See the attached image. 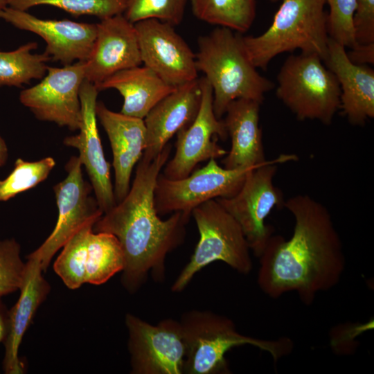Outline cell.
<instances>
[{"instance_id":"obj_1","label":"cell","mask_w":374,"mask_h":374,"mask_svg":"<svg viewBox=\"0 0 374 374\" xmlns=\"http://www.w3.org/2000/svg\"><path fill=\"white\" fill-rule=\"evenodd\" d=\"M284 207L294 218L293 233L287 240L269 238L258 257L257 283L271 298L294 292L310 305L339 283L346 267L343 243L328 209L311 196H292Z\"/></svg>"},{"instance_id":"obj_2","label":"cell","mask_w":374,"mask_h":374,"mask_svg":"<svg viewBox=\"0 0 374 374\" xmlns=\"http://www.w3.org/2000/svg\"><path fill=\"white\" fill-rule=\"evenodd\" d=\"M171 150L168 143L152 161L142 157L128 193L104 213L93 227V231L112 233L119 241L125 258L121 283L131 294L141 287L148 274L156 281L164 279L167 255L186 237L190 217L174 212L161 220L154 206L156 181Z\"/></svg>"},{"instance_id":"obj_3","label":"cell","mask_w":374,"mask_h":374,"mask_svg":"<svg viewBox=\"0 0 374 374\" xmlns=\"http://www.w3.org/2000/svg\"><path fill=\"white\" fill-rule=\"evenodd\" d=\"M195 62L213 91V107L217 118L233 100L244 98L262 103L274 83L262 76L249 60L240 33L217 27L198 38Z\"/></svg>"},{"instance_id":"obj_4","label":"cell","mask_w":374,"mask_h":374,"mask_svg":"<svg viewBox=\"0 0 374 374\" xmlns=\"http://www.w3.org/2000/svg\"><path fill=\"white\" fill-rule=\"evenodd\" d=\"M180 323L186 347L183 373H228L225 355L231 348L250 345L268 353L274 361L287 355L293 342L287 337L262 339L240 333L226 316L207 310H190Z\"/></svg>"},{"instance_id":"obj_5","label":"cell","mask_w":374,"mask_h":374,"mask_svg":"<svg viewBox=\"0 0 374 374\" xmlns=\"http://www.w3.org/2000/svg\"><path fill=\"white\" fill-rule=\"evenodd\" d=\"M270 26L258 36L240 38L256 68L266 70L269 62L285 52L301 50L318 55L328 53L329 35L325 0H282Z\"/></svg>"},{"instance_id":"obj_6","label":"cell","mask_w":374,"mask_h":374,"mask_svg":"<svg viewBox=\"0 0 374 374\" xmlns=\"http://www.w3.org/2000/svg\"><path fill=\"white\" fill-rule=\"evenodd\" d=\"M317 54L291 55L276 77V97L299 121L332 123L340 109V87L335 74Z\"/></svg>"},{"instance_id":"obj_7","label":"cell","mask_w":374,"mask_h":374,"mask_svg":"<svg viewBox=\"0 0 374 374\" xmlns=\"http://www.w3.org/2000/svg\"><path fill=\"white\" fill-rule=\"evenodd\" d=\"M191 216L199 239L189 262L173 283L172 292H181L198 271L215 261L224 262L242 274L251 272V250L243 231L216 199L197 206L192 211Z\"/></svg>"},{"instance_id":"obj_8","label":"cell","mask_w":374,"mask_h":374,"mask_svg":"<svg viewBox=\"0 0 374 374\" xmlns=\"http://www.w3.org/2000/svg\"><path fill=\"white\" fill-rule=\"evenodd\" d=\"M296 159L294 154H280L253 169L234 196L215 199L240 226L250 250L259 257L273 235L265 223L274 208L284 207L282 190L274 184L278 165Z\"/></svg>"},{"instance_id":"obj_9","label":"cell","mask_w":374,"mask_h":374,"mask_svg":"<svg viewBox=\"0 0 374 374\" xmlns=\"http://www.w3.org/2000/svg\"><path fill=\"white\" fill-rule=\"evenodd\" d=\"M256 168L226 169L211 159L182 179H169L160 173L154 192L155 209L159 215L181 212L190 217L192 211L202 203L237 194Z\"/></svg>"},{"instance_id":"obj_10","label":"cell","mask_w":374,"mask_h":374,"mask_svg":"<svg viewBox=\"0 0 374 374\" xmlns=\"http://www.w3.org/2000/svg\"><path fill=\"white\" fill-rule=\"evenodd\" d=\"M64 168L66 177L53 188L58 211L55 227L32 252L40 259L43 271H46L57 251L77 231L89 222H96L103 214L95 196L91 195L90 182L84 179L78 156H72Z\"/></svg>"},{"instance_id":"obj_11","label":"cell","mask_w":374,"mask_h":374,"mask_svg":"<svg viewBox=\"0 0 374 374\" xmlns=\"http://www.w3.org/2000/svg\"><path fill=\"white\" fill-rule=\"evenodd\" d=\"M127 347L132 374H184L186 347L179 321L166 319L157 325L127 313Z\"/></svg>"},{"instance_id":"obj_12","label":"cell","mask_w":374,"mask_h":374,"mask_svg":"<svg viewBox=\"0 0 374 374\" xmlns=\"http://www.w3.org/2000/svg\"><path fill=\"white\" fill-rule=\"evenodd\" d=\"M84 79V62L48 66L42 80L22 90L19 99L38 120L76 131L82 120L80 89Z\"/></svg>"},{"instance_id":"obj_13","label":"cell","mask_w":374,"mask_h":374,"mask_svg":"<svg viewBox=\"0 0 374 374\" xmlns=\"http://www.w3.org/2000/svg\"><path fill=\"white\" fill-rule=\"evenodd\" d=\"M202 96L198 113L188 127L177 133L176 151L165 164L162 175L169 179L188 176L197 166L226 155L228 151L217 144L228 134L223 120L217 118L213 107V91L204 78H201Z\"/></svg>"},{"instance_id":"obj_14","label":"cell","mask_w":374,"mask_h":374,"mask_svg":"<svg viewBox=\"0 0 374 374\" xmlns=\"http://www.w3.org/2000/svg\"><path fill=\"white\" fill-rule=\"evenodd\" d=\"M134 24L145 66L174 87L198 78L196 55L173 26L155 19Z\"/></svg>"},{"instance_id":"obj_15","label":"cell","mask_w":374,"mask_h":374,"mask_svg":"<svg viewBox=\"0 0 374 374\" xmlns=\"http://www.w3.org/2000/svg\"><path fill=\"white\" fill-rule=\"evenodd\" d=\"M0 19L18 29L39 36L46 44L44 53L51 60L64 65L85 62L96 36V24L43 19L9 6L0 10Z\"/></svg>"},{"instance_id":"obj_16","label":"cell","mask_w":374,"mask_h":374,"mask_svg":"<svg viewBox=\"0 0 374 374\" xmlns=\"http://www.w3.org/2000/svg\"><path fill=\"white\" fill-rule=\"evenodd\" d=\"M98 92L94 84L84 80L80 89L82 120L79 133L65 137L63 144L78 150L94 196L104 213L117 203L111 180L110 163L105 157L97 126L96 107Z\"/></svg>"},{"instance_id":"obj_17","label":"cell","mask_w":374,"mask_h":374,"mask_svg":"<svg viewBox=\"0 0 374 374\" xmlns=\"http://www.w3.org/2000/svg\"><path fill=\"white\" fill-rule=\"evenodd\" d=\"M139 46L134 24L123 14L96 24V36L88 59L84 78L97 87L114 73L140 66Z\"/></svg>"},{"instance_id":"obj_18","label":"cell","mask_w":374,"mask_h":374,"mask_svg":"<svg viewBox=\"0 0 374 374\" xmlns=\"http://www.w3.org/2000/svg\"><path fill=\"white\" fill-rule=\"evenodd\" d=\"M96 113L110 142L114 170V193L118 203L128 193L134 167L146 148L145 125L143 119L113 112L101 101L96 103Z\"/></svg>"},{"instance_id":"obj_19","label":"cell","mask_w":374,"mask_h":374,"mask_svg":"<svg viewBox=\"0 0 374 374\" xmlns=\"http://www.w3.org/2000/svg\"><path fill=\"white\" fill-rule=\"evenodd\" d=\"M201 78L176 87L161 100L144 118L147 146L143 157L154 159L168 141L195 118L202 100Z\"/></svg>"},{"instance_id":"obj_20","label":"cell","mask_w":374,"mask_h":374,"mask_svg":"<svg viewBox=\"0 0 374 374\" xmlns=\"http://www.w3.org/2000/svg\"><path fill=\"white\" fill-rule=\"evenodd\" d=\"M325 65L340 87V109L353 125L362 126L374 117V71L352 62L346 48L329 38Z\"/></svg>"},{"instance_id":"obj_21","label":"cell","mask_w":374,"mask_h":374,"mask_svg":"<svg viewBox=\"0 0 374 374\" xmlns=\"http://www.w3.org/2000/svg\"><path fill=\"white\" fill-rule=\"evenodd\" d=\"M26 258L19 296L7 313L6 335L3 341L5 348L3 370L6 374L24 373V365L19 357V346L36 311L51 290L42 276L39 257L31 253Z\"/></svg>"},{"instance_id":"obj_22","label":"cell","mask_w":374,"mask_h":374,"mask_svg":"<svg viewBox=\"0 0 374 374\" xmlns=\"http://www.w3.org/2000/svg\"><path fill=\"white\" fill-rule=\"evenodd\" d=\"M260 105L240 98L228 105L223 121L231 139V148L222 161L224 168H255L268 161L259 125Z\"/></svg>"},{"instance_id":"obj_23","label":"cell","mask_w":374,"mask_h":374,"mask_svg":"<svg viewBox=\"0 0 374 374\" xmlns=\"http://www.w3.org/2000/svg\"><path fill=\"white\" fill-rule=\"evenodd\" d=\"M96 88L98 91L108 89L117 90L123 98L120 112L144 119L176 87L165 82L148 67L138 66L114 73Z\"/></svg>"},{"instance_id":"obj_24","label":"cell","mask_w":374,"mask_h":374,"mask_svg":"<svg viewBox=\"0 0 374 374\" xmlns=\"http://www.w3.org/2000/svg\"><path fill=\"white\" fill-rule=\"evenodd\" d=\"M124 254L115 235L91 230L88 235L86 257V283L99 285L121 272Z\"/></svg>"},{"instance_id":"obj_25","label":"cell","mask_w":374,"mask_h":374,"mask_svg":"<svg viewBox=\"0 0 374 374\" xmlns=\"http://www.w3.org/2000/svg\"><path fill=\"white\" fill-rule=\"evenodd\" d=\"M37 48L36 42H30L13 51L0 50V87H20L45 75L51 58L44 52L33 53Z\"/></svg>"},{"instance_id":"obj_26","label":"cell","mask_w":374,"mask_h":374,"mask_svg":"<svg viewBox=\"0 0 374 374\" xmlns=\"http://www.w3.org/2000/svg\"><path fill=\"white\" fill-rule=\"evenodd\" d=\"M199 19L238 33L247 32L256 17L255 0H190Z\"/></svg>"},{"instance_id":"obj_27","label":"cell","mask_w":374,"mask_h":374,"mask_svg":"<svg viewBox=\"0 0 374 374\" xmlns=\"http://www.w3.org/2000/svg\"><path fill=\"white\" fill-rule=\"evenodd\" d=\"M96 222H89L77 231L62 247L53 264L56 274L71 290L86 283V257L89 232Z\"/></svg>"},{"instance_id":"obj_28","label":"cell","mask_w":374,"mask_h":374,"mask_svg":"<svg viewBox=\"0 0 374 374\" xmlns=\"http://www.w3.org/2000/svg\"><path fill=\"white\" fill-rule=\"evenodd\" d=\"M55 164L51 157L36 161L17 158L10 173L3 179H0V202L8 201L44 181Z\"/></svg>"},{"instance_id":"obj_29","label":"cell","mask_w":374,"mask_h":374,"mask_svg":"<svg viewBox=\"0 0 374 374\" xmlns=\"http://www.w3.org/2000/svg\"><path fill=\"white\" fill-rule=\"evenodd\" d=\"M41 5L54 6L74 16H95L100 20L123 14L125 10V0H10L8 6L26 11Z\"/></svg>"},{"instance_id":"obj_30","label":"cell","mask_w":374,"mask_h":374,"mask_svg":"<svg viewBox=\"0 0 374 374\" xmlns=\"http://www.w3.org/2000/svg\"><path fill=\"white\" fill-rule=\"evenodd\" d=\"M188 0H125L123 15L131 23L155 19L172 26L179 25L184 18Z\"/></svg>"},{"instance_id":"obj_31","label":"cell","mask_w":374,"mask_h":374,"mask_svg":"<svg viewBox=\"0 0 374 374\" xmlns=\"http://www.w3.org/2000/svg\"><path fill=\"white\" fill-rule=\"evenodd\" d=\"M26 262L21 258V247L15 238L0 240V298L19 290Z\"/></svg>"},{"instance_id":"obj_32","label":"cell","mask_w":374,"mask_h":374,"mask_svg":"<svg viewBox=\"0 0 374 374\" xmlns=\"http://www.w3.org/2000/svg\"><path fill=\"white\" fill-rule=\"evenodd\" d=\"M329 6L327 17V30L329 37L343 45L353 48L356 42L353 27V15L355 0H325Z\"/></svg>"},{"instance_id":"obj_33","label":"cell","mask_w":374,"mask_h":374,"mask_svg":"<svg viewBox=\"0 0 374 374\" xmlns=\"http://www.w3.org/2000/svg\"><path fill=\"white\" fill-rule=\"evenodd\" d=\"M353 27L358 44H374V0H355Z\"/></svg>"},{"instance_id":"obj_34","label":"cell","mask_w":374,"mask_h":374,"mask_svg":"<svg viewBox=\"0 0 374 374\" xmlns=\"http://www.w3.org/2000/svg\"><path fill=\"white\" fill-rule=\"evenodd\" d=\"M346 53L350 60L355 64L367 65L374 63V44H358Z\"/></svg>"},{"instance_id":"obj_35","label":"cell","mask_w":374,"mask_h":374,"mask_svg":"<svg viewBox=\"0 0 374 374\" xmlns=\"http://www.w3.org/2000/svg\"><path fill=\"white\" fill-rule=\"evenodd\" d=\"M8 311L0 298V343L3 342L6 335Z\"/></svg>"},{"instance_id":"obj_36","label":"cell","mask_w":374,"mask_h":374,"mask_svg":"<svg viewBox=\"0 0 374 374\" xmlns=\"http://www.w3.org/2000/svg\"><path fill=\"white\" fill-rule=\"evenodd\" d=\"M8 148L3 138L0 134V168L3 166L8 159Z\"/></svg>"},{"instance_id":"obj_37","label":"cell","mask_w":374,"mask_h":374,"mask_svg":"<svg viewBox=\"0 0 374 374\" xmlns=\"http://www.w3.org/2000/svg\"><path fill=\"white\" fill-rule=\"evenodd\" d=\"M10 0H0V10L8 6Z\"/></svg>"},{"instance_id":"obj_38","label":"cell","mask_w":374,"mask_h":374,"mask_svg":"<svg viewBox=\"0 0 374 374\" xmlns=\"http://www.w3.org/2000/svg\"><path fill=\"white\" fill-rule=\"evenodd\" d=\"M268 1H271L274 2V1H282V0H268Z\"/></svg>"}]
</instances>
